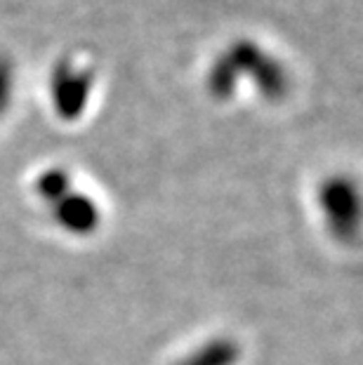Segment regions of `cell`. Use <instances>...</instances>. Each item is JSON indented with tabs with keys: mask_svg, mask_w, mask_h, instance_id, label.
<instances>
[{
	"mask_svg": "<svg viewBox=\"0 0 363 365\" xmlns=\"http://www.w3.org/2000/svg\"><path fill=\"white\" fill-rule=\"evenodd\" d=\"M12 99V66L5 57H0V115L7 111Z\"/></svg>",
	"mask_w": 363,
	"mask_h": 365,
	"instance_id": "ba28073f",
	"label": "cell"
},
{
	"mask_svg": "<svg viewBox=\"0 0 363 365\" xmlns=\"http://www.w3.org/2000/svg\"><path fill=\"white\" fill-rule=\"evenodd\" d=\"M52 210H55V220L59 227H64L71 234H90L99 222V210L95 200H90L83 193L68 191L64 198L52 205Z\"/></svg>",
	"mask_w": 363,
	"mask_h": 365,
	"instance_id": "277c9868",
	"label": "cell"
},
{
	"mask_svg": "<svg viewBox=\"0 0 363 365\" xmlns=\"http://www.w3.org/2000/svg\"><path fill=\"white\" fill-rule=\"evenodd\" d=\"M236 85H238L236 71L231 68L227 57L220 54V57L213 61L210 71H208V90H210V95L215 99H229V97H234Z\"/></svg>",
	"mask_w": 363,
	"mask_h": 365,
	"instance_id": "5b68a950",
	"label": "cell"
},
{
	"mask_svg": "<svg viewBox=\"0 0 363 365\" xmlns=\"http://www.w3.org/2000/svg\"><path fill=\"white\" fill-rule=\"evenodd\" d=\"M321 207L328 227L339 238H352L361 227L363 198L349 177H330L321 186Z\"/></svg>",
	"mask_w": 363,
	"mask_h": 365,
	"instance_id": "7a4b0ae2",
	"label": "cell"
},
{
	"mask_svg": "<svg viewBox=\"0 0 363 365\" xmlns=\"http://www.w3.org/2000/svg\"><path fill=\"white\" fill-rule=\"evenodd\" d=\"M36 189L38 193H41V198L48 200L50 205H55L57 200H61L68 193V189H71V180H68V175L64 173V170H48V173H43L41 177H38L36 182Z\"/></svg>",
	"mask_w": 363,
	"mask_h": 365,
	"instance_id": "52a82bcc",
	"label": "cell"
},
{
	"mask_svg": "<svg viewBox=\"0 0 363 365\" xmlns=\"http://www.w3.org/2000/svg\"><path fill=\"white\" fill-rule=\"evenodd\" d=\"M236 76H248L257 85L260 95L267 97L269 102H279L290 90V76L279 59L267 54L252 41H236L222 52Z\"/></svg>",
	"mask_w": 363,
	"mask_h": 365,
	"instance_id": "6da1fadb",
	"label": "cell"
},
{
	"mask_svg": "<svg viewBox=\"0 0 363 365\" xmlns=\"http://www.w3.org/2000/svg\"><path fill=\"white\" fill-rule=\"evenodd\" d=\"M236 346L231 341H213L187 359L182 365H234L236 361Z\"/></svg>",
	"mask_w": 363,
	"mask_h": 365,
	"instance_id": "8992f818",
	"label": "cell"
},
{
	"mask_svg": "<svg viewBox=\"0 0 363 365\" xmlns=\"http://www.w3.org/2000/svg\"><path fill=\"white\" fill-rule=\"evenodd\" d=\"M92 83H95V71L92 68H76L68 59H61L52 68V104L59 118L76 120L85 111V104L90 99Z\"/></svg>",
	"mask_w": 363,
	"mask_h": 365,
	"instance_id": "3957f363",
	"label": "cell"
}]
</instances>
